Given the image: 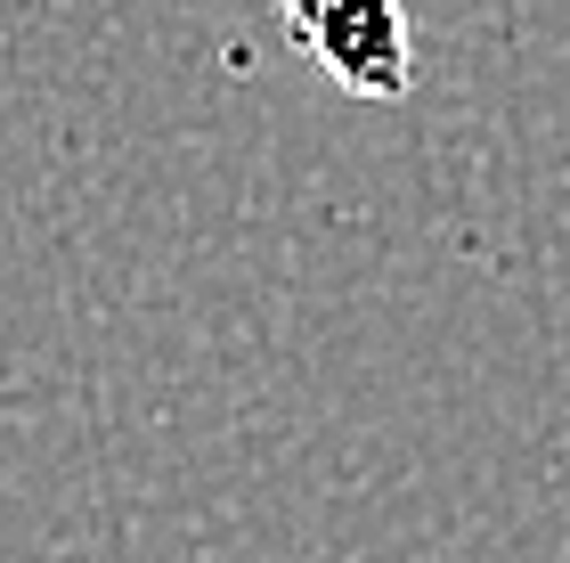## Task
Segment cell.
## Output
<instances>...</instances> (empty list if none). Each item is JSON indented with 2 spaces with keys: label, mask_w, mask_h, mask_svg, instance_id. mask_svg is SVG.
<instances>
[{
  "label": "cell",
  "mask_w": 570,
  "mask_h": 563,
  "mask_svg": "<svg viewBox=\"0 0 570 563\" xmlns=\"http://www.w3.org/2000/svg\"><path fill=\"white\" fill-rule=\"evenodd\" d=\"M285 33L334 90L392 107L416 82V41H407V9L400 0H277Z\"/></svg>",
  "instance_id": "1"
}]
</instances>
